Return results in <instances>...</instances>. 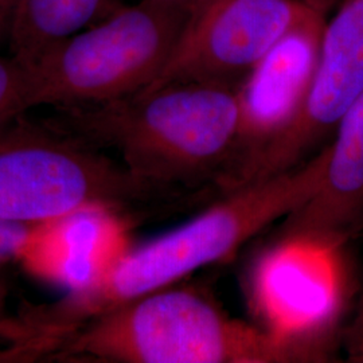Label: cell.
<instances>
[{
	"label": "cell",
	"instance_id": "4",
	"mask_svg": "<svg viewBox=\"0 0 363 363\" xmlns=\"http://www.w3.org/2000/svg\"><path fill=\"white\" fill-rule=\"evenodd\" d=\"M177 201L54 124L23 121L0 130L1 220L52 223L89 213L130 218Z\"/></svg>",
	"mask_w": 363,
	"mask_h": 363
},
{
	"label": "cell",
	"instance_id": "15",
	"mask_svg": "<svg viewBox=\"0 0 363 363\" xmlns=\"http://www.w3.org/2000/svg\"><path fill=\"white\" fill-rule=\"evenodd\" d=\"M304 1L310 7H312L313 10H316V11L325 15L333 7H335L337 3H340L342 0H304Z\"/></svg>",
	"mask_w": 363,
	"mask_h": 363
},
{
	"label": "cell",
	"instance_id": "6",
	"mask_svg": "<svg viewBox=\"0 0 363 363\" xmlns=\"http://www.w3.org/2000/svg\"><path fill=\"white\" fill-rule=\"evenodd\" d=\"M325 16L304 0H198L167 64L142 91L190 82L240 89L286 39L322 33Z\"/></svg>",
	"mask_w": 363,
	"mask_h": 363
},
{
	"label": "cell",
	"instance_id": "3",
	"mask_svg": "<svg viewBox=\"0 0 363 363\" xmlns=\"http://www.w3.org/2000/svg\"><path fill=\"white\" fill-rule=\"evenodd\" d=\"M306 335L235 319L193 288L169 286L81 325L50 361L296 363L325 361Z\"/></svg>",
	"mask_w": 363,
	"mask_h": 363
},
{
	"label": "cell",
	"instance_id": "11",
	"mask_svg": "<svg viewBox=\"0 0 363 363\" xmlns=\"http://www.w3.org/2000/svg\"><path fill=\"white\" fill-rule=\"evenodd\" d=\"M30 72L16 58L0 57V130L28 108Z\"/></svg>",
	"mask_w": 363,
	"mask_h": 363
},
{
	"label": "cell",
	"instance_id": "16",
	"mask_svg": "<svg viewBox=\"0 0 363 363\" xmlns=\"http://www.w3.org/2000/svg\"><path fill=\"white\" fill-rule=\"evenodd\" d=\"M358 361H362L363 362V352L362 354H359V355H358Z\"/></svg>",
	"mask_w": 363,
	"mask_h": 363
},
{
	"label": "cell",
	"instance_id": "12",
	"mask_svg": "<svg viewBox=\"0 0 363 363\" xmlns=\"http://www.w3.org/2000/svg\"><path fill=\"white\" fill-rule=\"evenodd\" d=\"M9 288L0 276V340L9 346L28 345H52L55 349L61 345L60 337H48L37 328L28 325L21 315H11L7 311Z\"/></svg>",
	"mask_w": 363,
	"mask_h": 363
},
{
	"label": "cell",
	"instance_id": "1",
	"mask_svg": "<svg viewBox=\"0 0 363 363\" xmlns=\"http://www.w3.org/2000/svg\"><path fill=\"white\" fill-rule=\"evenodd\" d=\"M325 159L323 147L295 169L222 195L193 220L124 250L104 272L72 288L62 300L26 306L27 320L45 334L69 337L104 312L230 259L249 240L311 199L323 179Z\"/></svg>",
	"mask_w": 363,
	"mask_h": 363
},
{
	"label": "cell",
	"instance_id": "14",
	"mask_svg": "<svg viewBox=\"0 0 363 363\" xmlns=\"http://www.w3.org/2000/svg\"><path fill=\"white\" fill-rule=\"evenodd\" d=\"M16 0H0V42L9 35Z\"/></svg>",
	"mask_w": 363,
	"mask_h": 363
},
{
	"label": "cell",
	"instance_id": "9",
	"mask_svg": "<svg viewBox=\"0 0 363 363\" xmlns=\"http://www.w3.org/2000/svg\"><path fill=\"white\" fill-rule=\"evenodd\" d=\"M104 0H16L7 38L13 58L34 65L88 25Z\"/></svg>",
	"mask_w": 363,
	"mask_h": 363
},
{
	"label": "cell",
	"instance_id": "13",
	"mask_svg": "<svg viewBox=\"0 0 363 363\" xmlns=\"http://www.w3.org/2000/svg\"><path fill=\"white\" fill-rule=\"evenodd\" d=\"M52 351L49 345H28V346H9L0 349V363H30L40 358H46Z\"/></svg>",
	"mask_w": 363,
	"mask_h": 363
},
{
	"label": "cell",
	"instance_id": "10",
	"mask_svg": "<svg viewBox=\"0 0 363 363\" xmlns=\"http://www.w3.org/2000/svg\"><path fill=\"white\" fill-rule=\"evenodd\" d=\"M72 220L21 223L0 218V264L19 261L42 279L70 284L74 259Z\"/></svg>",
	"mask_w": 363,
	"mask_h": 363
},
{
	"label": "cell",
	"instance_id": "8",
	"mask_svg": "<svg viewBox=\"0 0 363 363\" xmlns=\"http://www.w3.org/2000/svg\"><path fill=\"white\" fill-rule=\"evenodd\" d=\"M323 179L311 199L286 217L277 244L337 249L363 229V93L325 145Z\"/></svg>",
	"mask_w": 363,
	"mask_h": 363
},
{
	"label": "cell",
	"instance_id": "2",
	"mask_svg": "<svg viewBox=\"0 0 363 363\" xmlns=\"http://www.w3.org/2000/svg\"><path fill=\"white\" fill-rule=\"evenodd\" d=\"M240 120V89L190 82L62 109L52 124L115 150L136 179L179 199L210 183L220 190L233 164Z\"/></svg>",
	"mask_w": 363,
	"mask_h": 363
},
{
	"label": "cell",
	"instance_id": "5",
	"mask_svg": "<svg viewBox=\"0 0 363 363\" xmlns=\"http://www.w3.org/2000/svg\"><path fill=\"white\" fill-rule=\"evenodd\" d=\"M198 0H142L46 52L30 72L28 108L106 104L145 89L167 64Z\"/></svg>",
	"mask_w": 363,
	"mask_h": 363
},
{
	"label": "cell",
	"instance_id": "7",
	"mask_svg": "<svg viewBox=\"0 0 363 363\" xmlns=\"http://www.w3.org/2000/svg\"><path fill=\"white\" fill-rule=\"evenodd\" d=\"M363 93V0H342L325 23L310 85L295 113L240 177L235 189L298 167L333 138Z\"/></svg>",
	"mask_w": 363,
	"mask_h": 363
}]
</instances>
